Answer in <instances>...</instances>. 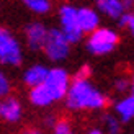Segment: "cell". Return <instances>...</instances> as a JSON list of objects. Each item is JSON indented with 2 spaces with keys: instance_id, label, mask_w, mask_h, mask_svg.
<instances>
[{
  "instance_id": "6da1fadb",
  "label": "cell",
  "mask_w": 134,
  "mask_h": 134,
  "mask_svg": "<svg viewBox=\"0 0 134 134\" xmlns=\"http://www.w3.org/2000/svg\"><path fill=\"white\" fill-rule=\"evenodd\" d=\"M67 110L70 111H100L108 105V97L95 87L90 79L74 77L64 97Z\"/></svg>"
},
{
  "instance_id": "7a4b0ae2",
  "label": "cell",
  "mask_w": 134,
  "mask_h": 134,
  "mask_svg": "<svg viewBox=\"0 0 134 134\" xmlns=\"http://www.w3.org/2000/svg\"><path fill=\"white\" fill-rule=\"evenodd\" d=\"M70 80L72 77L64 67H52V69H49L43 83L30 88L28 92L30 103L36 108H48V106L61 102L67 93Z\"/></svg>"
},
{
  "instance_id": "3957f363",
  "label": "cell",
  "mask_w": 134,
  "mask_h": 134,
  "mask_svg": "<svg viewBox=\"0 0 134 134\" xmlns=\"http://www.w3.org/2000/svg\"><path fill=\"white\" fill-rule=\"evenodd\" d=\"M119 44V35L108 26H98L97 30L88 33L85 46L93 56H106L116 49Z\"/></svg>"
},
{
  "instance_id": "277c9868",
  "label": "cell",
  "mask_w": 134,
  "mask_h": 134,
  "mask_svg": "<svg viewBox=\"0 0 134 134\" xmlns=\"http://www.w3.org/2000/svg\"><path fill=\"white\" fill-rule=\"evenodd\" d=\"M23 62V46L8 28L0 26V64L18 67Z\"/></svg>"
},
{
  "instance_id": "5b68a950",
  "label": "cell",
  "mask_w": 134,
  "mask_h": 134,
  "mask_svg": "<svg viewBox=\"0 0 134 134\" xmlns=\"http://www.w3.org/2000/svg\"><path fill=\"white\" fill-rule=\"evenodd\" d=\"M70 41L64 36V33L59 28H49L48 36L43 46V52L51 62H62L70 54Z\"/></svg>"
},
{
  "instance_id": "8992f818",
  "label": "cell",
  "mask_w": 134,
  "mask_h": 134,
  "mask_svg": "<svg viewBox=\"0 0 134 134\" xmlns=\"http://www.w3.org/2000/svg\"><path fill=\"white\" fill-rule=\"evenodd\" d=\"M57 18H59V30L64 33V36L70 41V44H77L83 36L77 21V7L69 3L61 5L57 12Z\"/></svg>"
},
{
  "instance_id": "52a82bcc",
  "label": "cell",
  "mask_w": 134,
  "mask_h": 134,
  "mask_svg": "<svg viewBox=\"0 0 134 134\" xmlns=\"http://www.w3.org/2000/svg\"><path fill=\"white\" fill-rule=\"evenodd\" d=\"M49 28L46 26L43 21H30L23 30V36H25V44L30 51H41L46 36H48Z\"/></svg>"
},
{
  "instance_id": "ba28073f",
  "label": "cell",
  "mask_w": 134,
  "mask_h": 134,
  "mask_svg": "<svg viewBox=\"0 0 134 134\" xmlns=\"http://www.w3.org/2000/svg\"><path fill=\"white\" fill-rule=\"evenodd\" d=\"M23 116L21 102L16 97L5 95L0 98V119L5 123H18Z\"/></svg>"
},
{
  "instance_id": "9c48e42d",
  "label": "cell",
  "mask_w": 134,
  "mask_h": 134,
  "mask_svg": "<svg viewBox=\"0 0 134 134\" xmlns=\"http://www.w3.org/2000/svg\"><path fill=\"white\" fill-rule=\"evenodd\" d=\"M77 21L83 35H88L100 26L102 18H100L98 10L90 8V7H80V8H77Z\"/></svg>"
},
{
  "instance_id": "30bf717a",
  "label": "cell",
  "mask_w": 134,
  "mask_h": 134,
  "mask_svg": "<svg viewBox=\"0 0 134 134\" xmlns=\"http://www.w3.org/2000/svg\"><path fill=\"white\" fill-rule=\"evenodd\" d=\"M48 72H49V67H46L44 64H33L25 69L23 75H21V82L28 88H33V87L43 83V80L46 79Z\"/></svg>"
},
{
  "instance_id": "8fae6325",
  "label": "cell",
  "mask_w": 134,
  "mask_h": 134,
  "mask_svg": "<svg viewBox=\"0 0 134 134\" xmlns=\"http://www.w3.org/2000/svg\"><path fill=\"white\" fill-rule=\"evenodd\" d=\"M115 115L121 123H129L134 119V95L128 93L115 103Z\"/></svg>"
},
{
  "instance_id": "7c38bea8",
  "label": "cell",
  "mask_w": 134,
  "mask_h": 134,
  "mask_svg": "<svg viewBox=\"0 0 134 134\" xmlns=\"http://www.w3.org/2000/svg\"><path fill=\"white\" fill-rule=\"evenodd\" d=\"M95 7L100 15H105L111 20H118L126 12L121 0H95Z\"/></svg>"
},
{
  "instance_id": "4fadbf2b",
  "label": "cell",
  "mask_w": 134,
  "mask_h": 134,
  "mask_svg": "<svg viewBox=\"0 0 134 134\" xmlns=\"http://www.w3.org/2000/svg\"><path fill=\"white\" fill-rule=\"evenodd\" d=\"M21 3L35 15H48L52 8L51 0H21Z\"/></svg>"
},
{
  "instance_id": "5bb4252c",
  "label": "cell",
  "mask_w": 134,
  "mask_h": 134,
  "mask_svg": "<svg viewBox=\"0 0 134 134\" xmlns=\"http://www.w3.org/2000/svg\"><path fill=\"white\" fill-rule=\"evenodd\" d=\"M103 132L105 134H121V121L116 115L103 116Z\"/></svg>"
},
{
  "instance_id": "9a60e30c",
  "label": "cell",
  "mask_w": 134,
  "mask_h": 134,
  "mask_svg": "<svg viewBox=\"0 0 134 134\" xmlns=\"http://www.w3.org/2000/svg\"><path fill=\"white\" fill-rule=\"evenodd\" d=\"M119 21V26H121L123 30H126L129 33L131 36H134V12H124L121 16L118 18Z\"/></svg>"
},
{
  "instance_id": "2e32d148",
  "label": "cell",
  "mask_w": 134,
  "mask_h": 134,
  "mask_svg": "<svg viewBox=\"0 0 134 134\" xmlns=\"http://www.w3.org/2000/svg\"><path fill=\"white\" fill-rule=\"evenodd\" d=\"M52 134H75V131H74L70 121L59 119V121H56L54 126H52Z\"/></svg>"
},
{
  "instance_id": "e0dca14e",
  "label": "cell",
  "mask_w": 134,
  "mask_h": 134,
  "mask_svg": "<svg viewBox=\"0 0 134 134\" xmlns=\"http://www.w3.org/2000/svg\"><path fill=\"white\" fill-rule=\"evenodd\" d=\"M12 92V82L10 79L7 77V74L0 70V98L5 97V95H10Z\"/></svg>"
},
{
  "instance_id": "ac0fdd59",
  "label": "cell",
  "mask_w": 134,
  "mask_h": 134,
  "mask_svg": "<svg viewBox=\"0 0 134 134\" xmlns=\"http://www.w3.org/2000/svg\"><path fill=\"white\" fill-rule=\"evenodd\" d=\"M115 90L118 92V93H124L129 90V79H126V77H118L116 80H115Z\"/></svg>"
},
{
  "instance_id": "d6986e66",
  "label": "cell",
  "mask_w": 134,
  "mask_h": 134,
  "mask_svg": "<svg viewBox=\"0 0 134 134\" xmlns=\"http://www.w3.org/2000/svg\"><path fill=\"white\" fill-rule=\"evenodd\" d=\"M92 75V69H90V65H82L80 69L77 70V74L74 77H80V79H90Z\"/></svg>"
},
{
  "instance_id": "ffe728a7",
  "label": "cell",
  "mask_w": 134,
  "mask_h": 134,
  "mask_svg": "<svg viewBox=\"0 0 134 134\" xmlns=\"http://www.w3.org/2000/svg\"><path fill=\"white\" fill-rule=\"evenodd\" d=\"M20 134H43L39 129H36V128H26V129H23Z\"/></svg>"
},
{
  "instance_id": "44dd1931",
  "label": "cell",
  "mask_w": 134,
  "mask_h": 134,
  "mask_svg": "<svg viewBox=\"0 0 134 134\" xmlns=\"http://www.w3.org/2000/svg\"><path fill=\"white\" fill-rule=\"evenodd\" d=\"M121 2H123V5H124V10H126V12L134 8V0H121Z\"/></svg>"
},
{
  "instance_id": "7402d4cb",
  "label": "cell",
  "mask_w": 134,
  "mask_h": 134,
  "mask_svg": "<svg viewBox=\"0 0 134 134\" xmlns=\"http://www.w3.org/2000/svg\"><path fill=\"white\" fill-rule=\"evenodd\" d=\"M87 134H105L103 129H100V128H92L90 131H87Z\"/></svg>"
},
{
  "instance_id": "603a6c76",
  "label": "cell",
  "mask_w": 134,
  "mask_h": 134,
  "mask_svg": "<svg viewBox=\"0 0 134 134\" xmlns=\"http://www.w3.org/2000/svg\"><path fill=\"white\" fill-rule=\"evenodd\" d=\"M129 92L134 95V74L131 75V79H129Z\"/></svg>"
},
{
  "instance_id": "cb8c5ba5",
  "label": "cell",
  "mask_w": 134,
  "mask_h": 134,
  "mask_svg": "<svg viewBox=\"0 0 134 134\" xmlns=\"http://www.w3.org/2000/svg\"><path fill=\"white\" fill-rule=\"evenodd\" d=\"M131 134H134V132H131Z\"/></svg>"
}]
</instances>
